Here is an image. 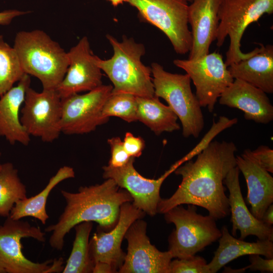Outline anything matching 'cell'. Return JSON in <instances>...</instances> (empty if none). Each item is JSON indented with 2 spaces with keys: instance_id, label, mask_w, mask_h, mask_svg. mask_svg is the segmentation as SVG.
I'll return each mask as SVG.
<instances>
[{
  "instance_id": "1",
  "label": "cell",
  "mask_w": 273,
  "mask_h": 273,
  "mask_svg": "<svg viewBox=\"0 0 273 273\" xmlns=\"http://www.w3.org/2000/svg\"><path fill=\"white\" fill-rule=\"evenodd\" d=\"M237 150L232 142L212 141L195 161L189 160L178 167L174 172L181 176V182L170 197L161 198L157 212L164 214L185 204L204 208L215 220L228 216L230 209L223 181L237 166Z\"/></svg>"
},
{
  "instance_id": "2",
  "label": "cell",
  "mask_w": 273,
  "mask_h": 273,
  "mask_svg": "<svg viewBox=\"0 0 273 273\" xmlns=\"http://www.w3.org/2000/svg\"><path fill=\"white\" fill-rule=\"evenodd\" d=\"M61 193L66 202L64 211L55 223L44 230L52 233L50 246L58 251L63 249L65 237L76 224L95 221L100 228L112 229L118 221L121 206L132 201L129 192L111 178L101 184L80 187L76 193L62 190Z\"/></svg>"
},
{
  "instance_id": "3",
  "label": "cell",
  "mask_w": 273,
  "mask_h": 273,
  "mask_svg": "<svg viewBox=\"0 0 273 273\" xmlns=\"http://www.w3.org/2000/svg\"><path fill=\"white\" fill-rule=\"evenodd\" d=\"M106 37L112 47L113 55L107 60L96 55L95 61L112 82V92L129 93L139 97H154L151 68L141 61L145 54L144 46L125 35L121 42L110 34Z\"/></svg>"
},
{
  "instance_id": "4",
  "label": "cell",
  "mask_w": 273,
  "mask_h": 273,
  "mask_svg": "<svg viewBox=\"0 0 273 273\" xmlns=\"http://www.w3.org/2000/svg\"><path fill=\"white\" fill-rule=\"evenodd\" d=\"M15 50L24 72L38 78L42 89H56L68 65L67 52L40 30L21 31L15 36Z\"/></svg>"
},
{
  "instance_id": "5",
  "label": "cell",
  "mask_w": 273,
  "mask_h": 273,
  "mask_svg": "<svg viewBox=\"0 0 273 273\" xmlns=\"http://www.w3.org/2000/svg\"><path fill=\"white\" fill-rule=\"evenodd\" d=\"M151 68L155 96L165 100L177 116L185 138H198L203 129L204 120L189 75L167 72L157 63H152Z\"/></svg>"
},
{
  "instance_id": "6",
  "label": "cell",
  "mask_w": 273,
  "mask_h": 273,
  "mask_svg": "<svg viewBox=\"0 0 273 273\" xmlns=\"http://www.w3.org/2000/svg\"><path fill=\"white\" fill-rule=\"evenodd\" d=\"M188 205L187 208L179 205L164 213L166 222L175 226L168 238V251L173 258L195 255L221 236L213 217L197 213L196 205Z\"/></svg>"
},
{
  "instance_id": "7",
  "label": "cell",
  "mask_w": 273,
  "mask_h": 273,
  "mask_svg": "<svg viewBox=\"0 0 273 273\" xmlns=\"http://www.w3.org/2000/svg\"><path fill=\"white\" fill-rule=\"evenodd\" d=\"M273 13V0H221L218 11L216 45L220 47L227 36L230 45L224 63L227 67L254 54L258 47L247 53L241 50V40L251 23L265 14Z\"/></svg>"
},
{
  "instance_id": "8",
  "label": "cell",
  "mask_w": 273,
  "mask_h": 273,
  "mask_svg": "<svg viewBox=\"0 0 273 273\" xmlns=\"http://www.w3.org/2000/svg\"><path fill=\"white\" fill-rule=\"evenodd\" d=\"M187 0H127L145 21L162 31L175 52L185 55L190 52L192 34L189 28Z\"/></svg>"
},
{
  "instance_id": "9",
  "label": "cell",
  "mask_w": 273,
  "mask_h": 273,
  "mask_svg": "<svg viewBox=\"0 0 273 273\" xmlns=\"http://www.w3.org/2000/svg\"><path fill=\"white\" fill-rule=\"evenodd\" d=\"M173 64L183 69L196 87V96L202 107L212 113L218 99L234 81L219 53L213 52L196 59H175Z\"/></svg>"
},
{
  "instance_id": "10",
  "label": "cell",
  "mask_w": 273,
  "mask_h": 273,
  "mask_svg": "<svg viewBox=\"0 0 273 273\" xmlns=\"http://www.w3.org/2000/svg\"><path fill=\"white\" fill-rule=\"evenodd\" d=\"M61 98L56 89L38 92L29 86L21 109L20 120L30 136L51 143L62 133Z\"/></svg>"
},
{
  "instance_id": "11",
  "label": "cell",
  "mask_w": 273,
  "mask_h": 273,
  "mask_svg": "<svg viewBox=\"0 0 273 273\" xmlns=\"http://www.w3.org/2000/svg\"><path fill=\"white\" fill-rule=\"evenodd\" d=\"M45 233L28 221L7 217L0 225V266L6 273H46L52 259L35 262L23 253L21 240L31 238L40 242L46 240Z\"/></svg>"
},
{
  "instance_id": "12",
  "label": "cell",
  "mask_w": 273,
  "mask_h": 273,
  "mask_svg": "<svg viewBox=\"0 0 273 273\" xmlns=\"http://www.w3.org/2000/svg\"><path fill=\"white\" fill-rule=\"evenodd\" d=\"M113 89L111 85H104L80 95L61 99V127L65 134L89 133L108 119L103 117V106Z\"/></svg>"
},
{
  "instance_id": "13",
  "label": "cell",
  "mask_w": 273,
  "mask_h": 273,
  "mask_svg": "<svg viewBox=\"0 0 273 273\" xmlns=\"http://www.w3.org/2000/svg\"><path fill=\"white\" fill-rule=\"evenodd\" d=\"M134 157L120 167L109 165L103 167V177L113 179L121 188L127 190L132 198V203L137 208L151 216L157 212L161 199L160 190L164 180L181 165L178 160L158 178L150 179L141 175L135 169Z\"/></svg>"
},
{
  "instance_id": "14",
  "label": "cell",
  "mask_w": 273,
  "mask_h": 273,
  "mask_svg": "<svg viewBox=\"0 0 273 273\" xmlns=\"http://www.w3.org/2000/svg\"><path fill=\"white\" fill-rule=\"evenodd\" d=\"M147 223L139 219L127 230L124 238L127 251L120 273H169L173 257L168 250L162 252L152 245L146 234Z\"/></svg>"
},
{
  "instance_id": "15",
  "label": "cell",
  "mask_w": 273,
  "mask_h": 273,
  "mask_svg": "<svg viewBox=\"0 0 273 273\" xmlns=\"http://www.w3.org/2000/svg\"><path fill=\"white\" fill-rule=\"evenodd\" d=\"M69 65L56 88L61 99L89 92L102 85V70L97 65L86 36H83L67 52Z\"/></svg>"
},
{
  "instance_id": "16",
  "label": "cell",
  "mask_w": 273,
  "mask_h": 273,
  "mask_svg": "<svg viewBox=\"0 0 273 273\" xmlns=\"http://www.w3.org/2000/svg\"><path fill=\"white\" fill-rule=\"evenodd\" d=\"M145 214L130 202L123 203L118 221L111 230L108 232L98 230L89 241V255L94 264L98 261L107 262L118 272L126 255L121 247L125 235L131 224Z\"/></svg>"
},
{
  "instance_id": "17",
  "label": "cell",
  "mask_w": 273,
  "mask_h": 273,
  "mask_svg": "<svg viewBox=\"0 0 273 273\" xmlns=\"http://www.w3.org/2000/svg\"><path fill=\"white\" fill-rule=\"evenodd\" d=\"M219 98L220 105L242 111L246 120L265 124L273 120V106L266 93L245 81L234 79Z\"/></svg>"
},
{
  "instance_id": "18",
  "label": "cell",
  "mask_w": 273,
  "mask_h": 273,
  "mask_svg": "<svg viewBox=\"0 0 273 273\" xmlns=\"http://www.w3.org/2000/svg\"><path fill=\"white\" fill-rule=\"evenodd\" d=\"M221 1L192 0L189 5L188 18L192 42L188 59H196L209 53L210 47L216 38Z\"/></svg>"
},
{
  "instance_id": "19",
  "label": "cell",
  "mask_w": 273,
  "mask_h": 273,
  "mask_svg": "<svg viewBox=\"0 0 273 273\" xmlns=\"http://www.w3.org/2000/svg\"><path fill=\"white\" fill-rule=\"evenodd\" d=\"M239 173L240 170L236 166L230 170L223 181L230 193L228 199L233 224L232 235L236 236L238 230L241 240L253 235L260 240L272 241V226L266 225L256 218L247 207L241 191Z\"/></svg>"
},
{
  "instance_id": "20",
  "label": "cell",
  "mask_w": 273,
  "mask_h": 273,
  "mask_svg": "<svg viewBox=\"0 0 273 273\" xmlns=\"http://www.w3.org/2000/svg\"><path fill=\"white\" fill-rule=\"evenodd\" d=\"M236 164L246 181L248 193L246 200L251 205L250 212L261 220L266 209L273 202V177L252 157L250 149L236 156Z\"/></svg>"
},
{
  "instance_id": "21",
  "label": "cell",
  "mask_w": 273,
  "mask_h": 273,
  "mask_svg": "<svg viewBox=\"0 0 273 273\" xmlns=\"http://www.w3.org/2000/svg\"><path fill=\"white\" fill-rule=\"evenodd\" d=\"M30 82V75L25 73L17 85L0 96V136L11 145L18 143L27 146L30 141V136L22 124L20 116Z\"/></svg>"
},
{
  "instance_id": "22",
  "label": "cell",
  "mask_w": 273,
  "mask_h": 273,
  "mask_svg": "<svg viewBox=\"0 0 273 273\" xmlns=\"http://www.w3.org/2000/svg\"><path fill=\"white\" fill-rule=\"evenodd\" d=\"M250 57L232 64L228 69L234 79L245 81L266 94L273 93V46L258 43Z\"/></svg>"
},
{
  "instance_id": "23",
  "label": "cell",
  "mask_w": 273,
  "mask_h": 273,
  "mask_svg": "<svg viewBox=\"0 0 273 273\" xmlns=\"http://www.w3.org/2000/svg\"><path fill=\"white\" fill-rule=\"evenodd\" d=\"M219 245L212 260L208 263L211 273H215L230 261L239 257L257 254L266 258H273V243L270 240H258L256 242H245L231 235L225 225L221 229Z\"/></svg>"
},
{
  "instance_id": "24",
  "label": "cell",
  "mask_w": 273,
  "mask_h": 273,
  "mask_svg": "<svg viewBox=\"0 0 273 273\" xmlns=\"http://www.w3.org/2000/svg\"><path fill=\"white\" fill-rule=\"evenodd\" d=\"M74 177L75 172L72 167L69 166L61 167L50 178L45 188L39 193L33 197H27L18 201L12 208L9 216L14 219H20L30 216L45 224L49 218L46 210L49 194L59 183Z\"/></svg>"
},
{
  "instance_id": "25",
  "label": "cell",
  "mask_w": 273,
  "mask_h": 273,
  "mask_svg": "<svg viewBox=\"0 0 273 273\" xmlns=\"http://www.w3.org/2000/svg\"><path fill=\"white\" fill-rule=\"evenodd\" d=\"M137 118L156 135L180 129L178 118L171 108L162 103L159 98L136 97Z\"/></svg>"
},
{
  "instance_id": "26",
  "label": "cell",
  "mask_w": 273,
  "mask_h": 273,
  "mask_svg": "<svg viewBox=\"0 0 273 273\" xmlns=\"http://www.w3.org/2000/svg\"><path fill=\"white\" fill-rule=\"evenodd\" d=\"M93 226V221H83L73 228L75 230V239L63 273L93 272L94 263L89 251V237Z\"/></svg>"
},
{
  "instance_id": "27",
  "label": "cell",
  "mask_w": 273,
  "mask_h": 273,
  "mask_svg": "<svg viewBox=\"0 0 273 273\" xmlns=\"http://www.w3.org/2000/svg\"><path fill=\"white\" fill-rule=\"evenodd\" d=\"M27 197L26 187L18 170L10 162L3 164L0 171V216H9L15 204Z\"/></svg>"
},
{
  "instance_id": "28",
  "label": "cell",
  "mask_w": 273,
  "mask_h": 273,
  "mask_svg": "<svg viewBox=\"0 0 273 273\" xmlns=\"http://www.w3.org/2000/svg\"><path fill=\"white\" fill-rule=\"evenodd\" d=\"M24 74L15 50L0 35V96L12 88Z\"/></svg>"
},
{
  "instance_id": "29",
  "label": "cell",
  "mask_w": 273,
  "mask_h": 273,
  "mask_svg": "<svg viewBox=\"0 0 273 273\" xmlns=\"http://www.w3.org/2000/svg\"><path fill=\"white\" fill-rule=\"evenodd\" d=\"M136 97L129 93L111 92L103 106V117H117L127 122L138 121Z\"/></svg>"
},
{
  "instance_id": "30",
  "label": "cell",
  "mask_w": 273,
  "mask_h": 273,
  "mask_svg": "<svg viewBox=\"0 0 273 273\" xmlns=\"http://www.w3.org/2000/svg\"><path fill=\"white\" fill-rule=\"evenodd\" d=\"M169 273H211L207 261L199 256L171 260Z\"/></svg>"
},
{
  "instance_id": "31",
  "label": "cell",
  "mask_w": 273,
  "mask_h": 273,
  "mask_svg": "<svg viewBox=\"0 0 273 273\" xmlns=\"http://www.w3.org/2000/svg\"><path fill=\"white\" fill-rule=\"evenodd\" d=\"M111 148V158L108 165L113 167H120L125 165L131 157L125 151L123 141L119 137L108 140Z\"/></svg>"
},
{
  "instance_id": "32",
  "label": "cell",
  "mask_w": 273,
  "mask_h": 273,
  "mask_svg": "<svg viewBox=\"0 0 273 273\" xmlns=\"http://www.w3.org/2000/svg\"><path fill=\"white\" fill-rule=\"evenodd\" d=\"M249 259L250 262L249 265L237 269L225 267L223 272L241 273L245 272L247 269L251 271L273 272V258L264 259L259 254H252L249 255Z\"/></svg>"
},
{
  "instance_id": "33",
  "label": "cell",
  "mask_w": 273,
  "mask_h": 273,
  "mask_svg": "<svg viewBox=\"0 0 273 273\" xmlns=\"http://www.w3.org/2000/svg\"><path fill=\"white\" fill-rule=\"evenodd\" d=\"M250 153L258 164L269 173H273V150L266 146H260Z\"/></svg>"
},
{
  "instance_id": "34",
  "label": "cell",
  "mask_w": 273,
  "mask_h": 273,
  "mask_svg": "<svg viewBox=\"0 0 273 273\" xmlns=\"http://www.w3.org/2000/svg\"><path fill=\"white\" fill-rule=\"evenodd\" d=\"M124 148L127 154L132 157H139L145 147V141L141 136H135L127 132L123 141Z\"/></svg>"
},
{
  "instance_id": "35",
  "label": "cell",
  "mask_w": 273,
  "mask_h": 273,
  "mask_svg": "<svg viewBox=\"0 0 273 273\" xmlns=\"http://www.w3.org/2000/svg\"><path fill=\"white\" fill-rule=\"evenodd\" d=\"M29 13H30L29 11H21L17 10H8L0 12V25H8L15 17Z\"/></svg>"
},
{
  "instance_id": "36",
  "label": "cell",
  "mask_w": 273,
  "mask_h": 273,
  "mask_svg": "<svg viewBox=\"0 0 273 273\" xmlns=\"http://www.w3.org/2000/svg\"><path fill=\"white\" fill-rule=\"evenodd\" d=\"M93 273H113L116 272L113 267L109 263L98 261L94 264Z\"/></svg>"
},
{
  "instance_id": "37",
  "label": "cell",
  "mask_w": 273,
  "mask_h": 273,
  "mask_svg": "<svg viewBox=\"0 0 273 273\" xmlns=\"http://www.w3.org/2000/svg\"><path fill=\"white\" fill-rule=\"evenodd\" d=\"M63 258L55 259L51 263V266L47 270L46 273L60 272L64 269Z\"/></svg>"
},
{
  "instance_id": "38",
  "label": "cell",
  "mask_w": 273,
  "mask_h": 273,
  "mask_svg": "<svg viewBox=\"0 0 273 273\" xmlns=\"http://www.w3.org/2000/svg\"><path fill=\"white\" fill-rule=\"evenodd\" d=\"M261 220L266 225L272 226L273 224V205L270 204L264 212Z\"/></svg>"
},
{
  "instance_id": "39",
  "label": "cell",
  "mask_w": 273,
  "mask_h": 273,
  "mask_svg": "<svg viewBox=\"0 0 273 273\" xmlns=\"http://www.w3.org/2000/svg\"><path fill=\"white\" fill-rule=\"evenodd\" d=\"M114 7H117L122 4L124 2H126L127 0H107Z\"/></svg>"
},
{
  "instance_id": "40",
  "label": "cell",
  "mask_w": 273,
  "mask_h": 273,
  "mask_svg": "<svg viewBox=\"0 0 273 273\" xmlns=\"http://www.w3.org/2000/svg\"><path fill=\"white\" fill-rule=\"evenodd\" d=\"M0 273H6L5 270L0 266Z\"/></svg>"
},
{
  "instance_id": "41",
  "label": "cell",
  "mask_w": 273,
  "mask_h": 273,
  "mask_svg": "<svg viewBox=\"0 0 273 273\" xmlns=\"http://www.w3.org/2000/svg\"><path fill=\"white\" fill-rule=\"evenodd\" d=\"M1 153L0 152V157H1ZM2 164L0 163V171L2 169Z\"/></svg>"
},
{
  "instance_id": "42",
  "label": "cell",
  "mask_w": 273,
  "mask_h": 273,
  "mask_svg": "<svg viewBox=\"0 0 273 273\" xmlns=\"http://www.w3.org/2000/svg\"><path fill=\"white\" fill-rule=\"evenodd\" d=\"M188 2H192V0H187Z\"/></svg>"
}]
</instances>
